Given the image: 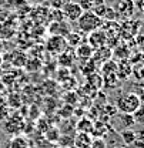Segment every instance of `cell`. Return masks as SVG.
<instances>
[{
  "mask_svg": "<svg viewBox=\"0 0 144 148\" xmlns=\"http://www.w3.org/2000/svg\"><path fill=\"white\" fill-rule=\"evenodd\" d=\"M103 23H104L103 18L99 17L93 10H89V12H83V14L76 21V26H77V30L80 33L90 34L91 32H96V30L101 29Z\"/></svg>",
  "mask_w": 144,
  "mask_h": 148,
  "instance_id": "1",
  "label": "cell"
},
{
  "mask_svg": "<svg viewBox=\"0 0 144 148\" xmlns=\"http://www.w3.org/2000/svg\"><path fill=\"white\" fill-rule=\"evenodd\" d=\"M140 106H141V100L136 92H124L116 101L117 111L123 114H134Z\"/></svg>",
  "mask_w": 144,
  "mask_h": 148,
  "instance_id": "2",
  "label": "cell"
},
{
  "mask_svg": "<svg viewBox=\"0 0 144 148\" xmlns=\"http://www.w3.org/2000/svg\"><path fill=\"white\" fill-rule=\"evenodd\" d=\"M67 49H69V46H67L66 37H61V36H49L47 40H46V43H44V50L49 51L50 54L53 56L61 54Z\"/></svg>",
  "mask_w": 144,
  "mask_h": 148,
  "instance_id": "3",
  "label": "cell"
},
{
  "mask_svg": "<svg viewBox=\"0 0 144 148\" xmlns=\"http://www.w3.org/2000/svg\"><path fill=\"white\" fill-rule=\"evenodd\" d=\"M23 128H24V120L19 114L10 115L3 124V131L9 135H17L23 131Z\"/></svg>",
  "mask_w": 144,
  "mask_h": 148,
  "instance_id": "4",
  "label": "cell"
},
{
  "mask_svg": "<svg viewBox=\"0 0 144 148\" xmlns=\"http://www.w3.org/2000/svg\"><path fill=\"white\" fill-rule=\"evenodd\" d=\"M61 12H63L64 20L69 21V23H76L79 20V17L83 14V9L80 7V4L77 1H67L63 6Z\"/></svg>",
  "mask_w": 144,
  "mask_h": 148,
  "instance_id": "5",
  "label": "cell"
},
{
  "mask_svg": "<svg viewBox=\"0 0 144 148\" xmlns=\"http://www.w3.org/2000/svg\"><path fill=\"white\" fill-rule=\"evenodd\" d=\"M87 44L90 46L93 50L106 46L107 44V33L103 29H99L96 32H91L90 34L87 36Z\"/></svg>",
  "mask_w": 144,
  "mask_h": 148,
  "instance_id": "6",
  "label": "cell"
},
{
  "mask_svg": "<svg viewBox=\"0 0 144 148\" xmlns=\"http://www.w3.org/2000/svg\"><path fill=\"white\" fill-rule=\"evenodd\" d=\"M70 32H72L70 23L66 21V20H61V21H52L50 26H49V33H50V36L66 37Z\"/></svg>",
  "mask_w": 144,
  "mask_h": 148,
  "instance_id": "7",
  "label": "cell"
},
{
  "mask_svg": "<svg viewBox=\"0 0 144 148\" xmlns=\"http://www.w3.org/2000/svg\"><path fill=\"white\" fill-rule=\"evenodd\" d=\"M136 4L133 0H119L117 3V16H121L124 18H130L134 13Z\"/></svg>",
  "mask_w": 144,
  "mask_h": 148,
  "instance_id": "8",
  "label": "cell"
},
{
  "mask_svg": "<svg viewBox=\"0 0 144 148\" xmlns=\"http://www.w3.org/2000/svg\"><path fill=\"white\" fill-rule=\"evenodd\" d=\"M91 60L99 66V64H104L106 61L111 60V49L108 46H103L100 49H96L94 53H93V57Z\"/></svg>",
  "mask_w": 144,
  "mask_h": 148,
  "instance_id": "9",
  "label": "cell"
},
{
  "mask_svg": "<svg viewBox=\"0 0 144 148\" xmlns=\"http://www.w3.org/2000/svg\"><path fill=\"white\" fill-rule=\"evenodd\" d=\"M91 135L84 132H76L73 137V147L74 148H90Z\"/></svg>",
  "mask_w": 144,
  "mask_h": 148,
  "instance_id": "10",
  "label": "cell"
},
{
  "mask_svg": "<svg viewBox=\"0 0 144 148\" xmlns=\"http://www.w3.org/2000/svg\"><path fill=\"white\" fill-rule=\"evenodd\" d=\"M93 53H94V50L91 49L90 46L87 44V41L86 43H81L80 46H77L76 47V57L80 60V61H89L91 57H93Z\"/></svg>",
  "mask_w": 144,
  "mask_h": 148,
  "instance_id": "11",
  "label": "cell"
},
{
  "mask_svg": "<svg viewBox=\"0 0 144 148\" xmlns=\"http://www.w3.org/2000/svg\"><path fill=\"white\" fill-rule=\"evenodd\" d=\"M9 148H30V140L26 135H13L9 141Z\"/></svg>",
  "mask_w": 144,
  "mask_h": 148,
  "instance_id": "12",
  "label": "cell"
},
{
  "mask_svg": "<svg viewBox=\"0 0 144 148\" xmlns=\"http://www.w3.org/2000/svg\"><path fill=\"white\" fill-rule=\"evenodd\" d=\"M76 61V54L73 53L70 49H67L66 51H63L61 54H59V64L64 69H70Z\"/></svg>",
  "mask_w": 144,
  "mask_h": 148,
  "instance_id": "13",
  "label": "cell"
},
{
  "mask_svg": "<svg viewBox=\"0 0 144 148\" xmlns=\"http://www.w3.org/2000/svg\"><path fill=\"white\" fill-rule=\"evenodd\" d=\"M93 121H91L89 117H81L77 123H76V125H74V130L77 131V132H84V134H90L91 135V131H93Z\"/></svg>",
  "mask_w": 144,
  "mask_h": 148,
  "instance_id": "14",
  "label": "cell"
},
{
  "mask_svg": "<svg viewBox=\"0 0 144 148\" xmlns=\"http://www.w3.org/2000/svg\"><path fill=\"white\" fill-rule=\"evenodd\" d=\"M43 135H44V140H46L47 143H50V144H57L59 140H60V137H61V131H60L59 127L50 125Z\"/></svg>",
  "mask_w": 144,
  "mask_h": 148,
  "instance_id": "15",
  "label": "cell"
},
{
  "mask_svg": "<svg viewBox=\"0 0 144 148\" xmlns=\"http://www.w3.org/2000/svg\"><path fill=\"white\" fill-rule=\"evenodd\" d=\"M66 41H67V46H69V47H77V46H80L81 43H84L83 33H80V32H70V33L66 36Z\"/></svg>",
  "mask_w": 144,
  "mask_h": 148,
  "instance_id": "16",
  "label": "cell"
},
{
  "mask_svg": "<svg viewBox=\"0 0 144 148\" xmlns=\"http://www.w3.org/2000/svg\"><path fill=\"white\" fill-rule=\"evenodd\" d=\"M120 137H121V140H123V143H124L126 145H131L133 143L137 141V134L130 128L123 130V131L120 132Z\"/></svg>",
  "mask_w": 144,
  "mask_h": 148,
  "instance_id": "17",
  "label": "cell"
},
{
  "mask_svg": "<svg viewBox=\"0 0 144 148\" xmlns=\"http://www.w3.org/2000/svg\"><path fill=\"white\" fill-rule=\"evenodd\" d=\"M96 69H97V64L90 58L89 61H84V64L81 66V73L87 77V75H90V74L96 73Z\"/></svg>",
  "mask_w": 144,
  "mask_h": 148,
  "instance_id": "18",
  "label": "cell"
},
{
  "mask_svg": "<svg viewBox=\"0 0 144 148\" xmlns=\"http://www.w3.org/2000/svg\"><path fill=\"white\" fill-rule=\"evenodd\" d=\"M40 66H41V63H40V60H39L37 57H34V58H27V61H26V64H24L26 70H30V71L40 70Z\"/></svg>",
  "mask_w": 144,
  "mask_h": 148,
  "instance_id": "19",
  "label": "cell"
},
{
  "mask_svg": "<svg viewBox=\"0 0 144 148\" xmlns=\"http://www.w3.org/2000/svg\"><path fill=\"white\" fill-rule=\"evenodd\" d=\"M119 118H120V121L123 123V125H124L126 128H130L131 125H134L133 114H123V112H120V114H119Z\"/></svg>",
  "mask_w": 144,
  "mask_h": 148,
  "instance_id": "20",
  "label": "cell"
},
{
  "mask_svg": "<svg viewBox=\"0 0 144 148\" xmlns=\"http://www.w3.org/2000/svg\"><path fill=\"white\" fill-rule=\"evenodd\" d=\"M90 148H107V141H106V138L94 137V138L91 140Z\"/></svg>",
  "mask_w": 144,
  "mask_h": 148,
  "instance_id": "21",
  "label": "cell"
},
{
  "mask_svg": "<svg viewBox=\"0 0 144 148\" xmlns=\"http://www.w3.org/2000/svg\"><path fill=\"white\" fill-rule=\"evenodd\" d=\"M133 118H134V123L144 124V106H140L137 108V111L133 114Z\"/></svg>",
  "mask_w": 144,
  "mask_h": 148,
  "instance_id": "22",
  "label": "cell"
},
{
  "mask_svg": "<svg viewBox=\"0 0 144 148\" xmlns=\"http://www.w3.org/2000/svg\"><path fill=\"white\" fill-rule=\"evenodd\" d=\"M77 3H79L80 7L83 9V12L93 10V7H94V1H93V0H79Z\"/></svg>",
  "mask_w": 144,
  "mask_h": 148,
  "instance_id": "23",
  "label": "cell"
},
{
  "mask_svg": "<svg viewBox=\"0 0 144 148\" xmlns=\"http://www.w3.org/2000/svg\"><path fill=\"white\" fill-rule=\"evenodd\" d=\"M49 127H50V124L47 123V120H46V118H40V120L37 121V130H39L41 134H44V132L47 131Z\"/></svg>",
  "mask_w": 144,
  "mask_h": 148,
  "instance_id": "24",
  "label": "cell"
},
{
  "mask_svg": "<svg viewBox=\"0 0 144 148\" xmlns=\"http://www.w3.org/2000/svg\"><path fill=\"white\" fill-rule=\"evenodd\" d=\"M104 112H107L108 117H114L116 114H119V111H117V107H116V104H114V106H111V104H107V106L104 107Z\"/></svg>",
  "mask_w": 144,
  "mask_h": 148,
  "instance_id": "25",
  "label": "cell"
},
{
  "mask_svg": "<svg viewBox=\"0 0 144 148\" xmlns=\"http://www.w3.org/2000/svg\"><path fill=\"white\" fill-rule=\"evenodd\" d=\"M64 100H66V104L72 106V104H76V101H77V95H76L73 91H70L66 97H64Z\"/></svg>",
  "mask_w": 144,
  "mask_h": 148,
  "instance_id": "26",
  "label": "cell"
},
{
  "mask_svg": "<svg viewBox=\"0 0 144 148\" xmlns=\"http://www.w3.org/2000/svg\"><path fill=\"white\" fill-rule=\"evenodd\" d=\"M67 1H70V0H52V7L53 9H59V10H61L63 9V6L67 3Z\"/></svg>",
  "mask_w": 144,
  "mask_h": 148,
  "instance_id": "27",
  "label": "cell"
},
{
  "mask_svg": "<svg viewBox=\"0 0 144 148\" xmlns=\"http://www.w3.org/2000/svg\"><path fill=\"white\" fill-rule=\"evenodd\" d=\"M131 145H133V148H144V143H141V141H136V143H133Z\"/></svg>",
  "mask_w": 144,
  "mask_h": 148,
  "instance_id": "28",
  "label": "cell"
},
{
  "mask_svg": "<svg viewBox=\"0 0 144 148\" xmlns=\"http://www.w3.org/2000/svg\"><path fill=\"white\" fill-rule=\"evenodd\" d=\"M44 148V147H43ZM49 148H60L59 147V145H56V144H50V145H49Z\"/></svg>",
  "mask_w": 144,
  "mask_h": 148,
  "instance_id": "29",
  "label": "cell"
},
{
  "mask_svg": "<svg viewBox=\"0 0 144 148\" xmlns=\"http://www.w3.org/2000/svg\"><path fill=\"white\" fill-rule=\"evenodd\" d=\"M110 148H127L126 145H114V147H110Z\"/></svg>",
  "mask_w": 144,
  "mask_h": 148,
  "instance_id": "30",
  "label": "cell"
},
{
  "mask_svg": "<svg viewBox=\"0 0 144 148\" xmlns=\"http://www.w3.org/2000/svg\"><path fill=\"white\" fill-rule=\"evenodd\" d=\"M1 63H3V57L0 56V64H1Z\"/></svg>",
  "mask_w": 144,
  "mask_h": 148,
  "instance_id": "31",
  "label": "cell"
},
{
  "mask_svg": "<svg viewBox=\"0 0 144 148\" xmlns=\"http://www.w3.org/2000/svg\"><path fill=\"white\" fill-rule=\"evenodd\" d=\"M3 3H4V0H0V6H1V4H3Z\"/></svg>",
  "mask_w": 144,
  "mask_h": 148,
  "instance_id": "32",
  "label": "cell"
},
{
  "mask_svg": "<svg viewBox=\"0 0 144 148\" xmlns=\"http://www.w3.org/2000/svg\"><path fill=\"white\" fill-rule=\"evenodd\" d=\"M141 7H143V12H144V1H143V4H141Z\"/></svg>",
  "mask_w": 144,
  "mask_h": 148,
  "instance_id": "33",
  "label": "cell"
},
{
  "mask_svg": "<svg viewBox=\"0 0 144 148\" xmlns=\"http://www.w3.org/2000/svg\"><path fill=\"white\" fill-rule=\"evenodd\" d=\"M26 1H27V0H26ZM29 1H37V0H29Z\"/></svg>",
  "mask_w": 144,
  "mask_h": 148,
  "instance_id": "34",
  "label": "cell"
}]
</instances>
